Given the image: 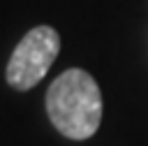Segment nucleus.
<instances>
[{
    "instance_id": "nucleus-2",
    "label": "nucleus",
    "mask_w": 148,
    "mask_h": 146,
    "mask_svg": "<svg viewBox=\"0 0 148 146\" xmlns=\"http://www.w3.org/2000/svg\"><path fill=\"white\" fill-rule=\"evenodd\" d=\"M60 51V37L51 25H37L23 35L7 63V83L16 90H30L37 86Z\"/></svg>"
},
{
    "instance_id": "nucleus-1",
    "label": "nucleus",
    "mask_w": 148,
    "mask_h": 146,
    "mask_svg": "<svg viewBox=\"0 0 148 146\" xmlns=\"http://www.w3.org/2000/svg\"><path fill=\"white\" fill-rule=\"evenodd\" d=\"M46 114L67 139H90L102 123V93L97 81L79 67L65 70L46 90Z\"/></svg>"
}]
</instances>
